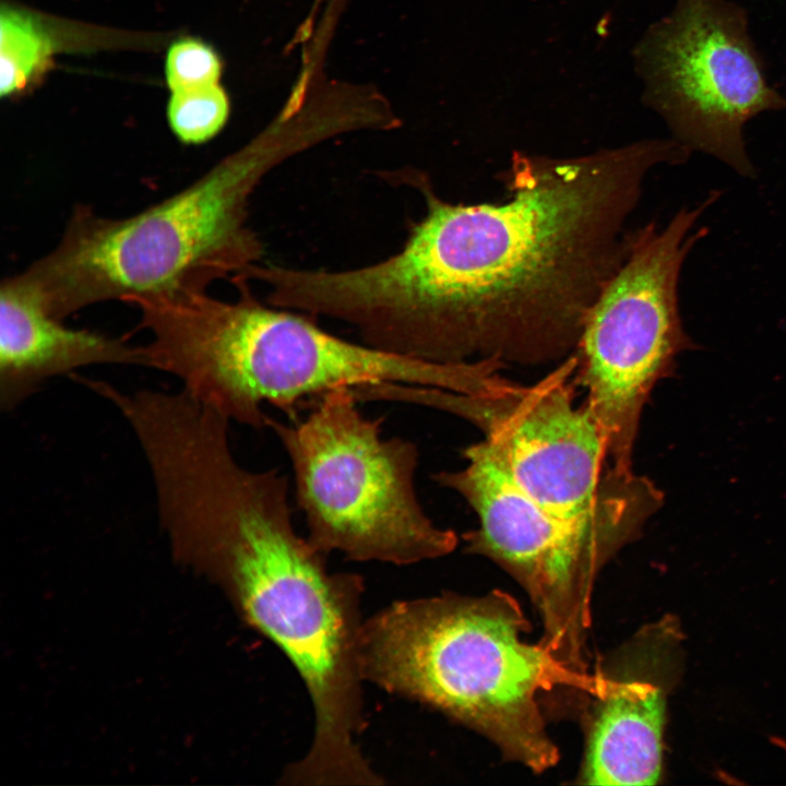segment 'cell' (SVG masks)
<instances>
[{
    "instance_id": "cell-13",
    "label": "cell",
    "mask_w": 786,
    "mask_h": 786,
    "mask_svg": "<svg viewBox=\"0 0 786 786\" xmlns=\"http://www.w3.org/2000/svg\"><path fill=\"white\" fill-rule=\"evenodd\" d=\"M57 25L35 12L8 4L0 15V94L11 97L33 86L59 51Z\"/></svg>"
},
{
    "instance_id": "cell-10",
    "label": "cell",
    "mask_w": 786,
    "mask_h": 786,
    "mask_svg": "<svg viewBox=\"0 0 786 786\" xmlns=\"http://www.w3.org/2000/svg\"><path fill=\"white\" fill-rule=\"evenodd\" d=\"M463 456L462 468L439 472L433 479L477 515L478 526L464 534L466 549L520 583L541 619L540 643L572 674L592 679L587 636L594 585L619 550L529 497L484 440L465 448Z\"/></svg>"
},
{
    "instance_id": "cell-5",
    "label": "cell",
    "mask_w": 786,
    "mask_h": 786,
    "mask_svg": "<svg viewBox=\"0 0 786 786\" xmlns=\"http://www.w3.org/2000/svg\"><path fill=\"white\" fill-rule=\"evenodd\" d=\"M517 600L500 590L394 602L361 630L362 678L474 729L507 760L535 773L557 764L540 695L567 686L592 693L593 681L562 666L525 634Z\"/></svg>"
},
{
    "instance_id": "cell-12",
    "label": "cell",
    "mask_w": 786,
    "mask_h": 786,
    "mask_svg": "<svg viewBox=\"0 0 786 786\" xmlns=\"http://www.w3.org/2000/svg\"><path fill=\"white\" fill-rule=\"evenodd\" d=\"M98 364L145 366L142 346L72 329L49 314L21 274L0 286V408L11 412L48 379Z\"/></svg>"
},
{
    "instance_id": "cell-3",
    "label": "cell",
    "mask_w": 786,
    "mask_h": 786,
    "mask_svg": "<svg viewBox=\"0 0 786 786\" xmlns=\"http://www.w3.org/2000/svg\"><path fill=\"white\" fill-rule=\"evenodd\" d=\"M330 135L315 109L289 102L242 147L134 215L106 217L78 205L57 246L21 274L60 320L102 301L206 290L260 262L263 243L248 225V206L261 181Z\"/></svg>"
},
{
    "instance_id": "cell-8",
    "label": "cell",
    "mask_w": 786,
    "mask_h": 786,
    "mask_svg": "<svg viewBox=\"0 0 786 786\" xmlns=\"http://www.w3.org/2000/svg\"><path fill=\"white\" fill-rule=\"evenodd\" d=\"M718 196L714 191L679 210L664 227L650 222L631 230L628 253L591 308L574 350L575 384L585 391L583 403L622 471H632L652 389L692 347L679 310V278L689 252L707 233L692 228Z\"/></svg>"
},
{
    "instance_id": "cell-7",
    "label": "cell",
    "mask_w": 786,
    "mask_h": 786,
    "mask_svg": "<svg viewBox=\"0 0 786 786\" xmlns=\"http://www.w3.org/2000/svg\"><path fill=\"white\" fill-rule=\"evenodd\" d=\"M349 388L314 400L303 419L269 418L293 468L308 539L329 555L408 565L452 552L458 538L434 524L415 488L417 445L383 438V418L366 417Z\"/></svg>"
},
{
    "instance_id": "cell-16",
    "label": "cell",
    "mask_w": 786,
    "mask_h": 786,
    "mask_svg": "<svg viewBox=\"0 0 786 786\" xmlns=\"http://www.w3.org/2000/svg\"><path fill=\"white\" fill-rule=\"evenodd\" d=\"M779 745H781V747L783 748V750L786 751V742H785V741H781Z\"/></svg>"
},
{
    "instance_id": "cell-6",
    "label": "cell",
    "mask_w": 786,
    "mask_h": 786,
    "mask_svg": "<svg viewBox=\"0 0 786 786\" xmlns=\"http://www.w3.org/2000/svg\"><path fill=\"white\" fill-rule=\"evenodd\" d=\"M576 366L573 353L534 384L501 376L478 393L383 382L374 386L373 398L471 422L523 491L621 550L662 507L663 493L647 477L611 462L596 419L584 403L574 402Z\"/></svg>"
},
{
    "instance_id": "cell-1",
    "label": "cell",
    "mask_w": 786,
    "mask_h": 786,
    "mask_svg": "<svg viewBox=\"0 0 786 786\" xmlns=\"http://www.w3.org/2000/svg\"><path fill=\"white\" fill-rule=\"evenodd\" d=\"M689 157L674 139L574 156L514 151L503 200L452 203L419 171L398 175L426 211L402 249L349 270H309L305 309L362 342L444 364L561 361L623 262L648 172Z\"/></svg>"
},
{
    "instance_id": "cell-9",
    "label": "cell",
    "mask_w": 786,
    "mask_h": 786,
    "mask_svg": "<svg viewBox=\"0 0 786 786\" xmlns=\"http://www.w3.org/2000/svg\"><path fill=\"white\" fill-rule=\"evenodd\" d=\"M634 62L644 103L674 140L755 177L745 126L765 111L786 109V97L769 82L741 5L676 0L643 35Z\"/></svg>"
},
{
    "instance_id": "cell-11",
    "label": "cell",
    "mask_w": 786,
    "mask_h": 786,
    "mask_svg": "<svg viewBox=\"0 0 786 786\" xmlns=\"http://www.w3.org/2000/svg\"><path fill=\"white\" fill-rule=\"evenodd\" d=\"M671 630L639 631L595 675L580 783L654 785L663 762L666 690L662 680Z\"/></svg>"
},
{
    "instance_id": "cell-14",
    "label": "cell",
    "mask_w": 786,
    "mask_h": 786,
    "mask_svg": "<svg viewBox=\"0 0 786 786\" xmlns=\"http://www.w3.org/2000/svg\"><path fill=\"white\" fill-rule=\"evenodd\" d=\"M229 99L219 83L171 92L167 119L176 138L184 144L213 139L226 124Z\"/></svg>"
},
{
    "instance_id": "cell-2",
    "label": "cell",
    "mask_w": 786,
    "mask_h": 786,
    "mask_svg": "<svg viewBox=\"0 0 786 786\" xmlns=\"http://www.w3.org/2000/svg\"><path fill=\"white\" fill-rule=\"evenodd\" d=\"M158 515L178 552L213 570L243 619L290 660L309 694L313 735L282 773L290 786H378L358 745L366 725L359 645L364 580L330 572L298 534L288 481L237 462L224 428L179 441L154 473Z\"/></svg>"
},
{
    "instance_id": "cell-15",
    "label": "cell",
    "mask_w": 786,
    "mask_h": 786,
    "mask_svg": "<svg viewBox=\"0 0 786 786\" xmlns=\"http://www.w3.org/2000/svg\"><path fill=\"white\" fill-rule=\"evenodd\" d=\"M221 74L218 55L199 39H179L167 51L165 75L170 92L219 83Z\"/></svg>"
},
{
    "instance_id": "cell-4",
    "label": "cell",
    "mask_w": 786,
    "mask_h": 786,
    "mask_svg": "<svg viewBox=\"0 0 786 786\" xmlns=\"http://www.w3.org/2000/svg\"><path fill=\"white\" fill-rule=\"evenodd\" d=\"M238 297L224 301L184 289L136 301L147 367L176 376L183 390L228 420L267 428L263 405L290 420L336 388L393 382L467 392L472 362H433L354 343L313 315L266 306L249 281L233 276Z\"/></svg>"
}]
</instances>
